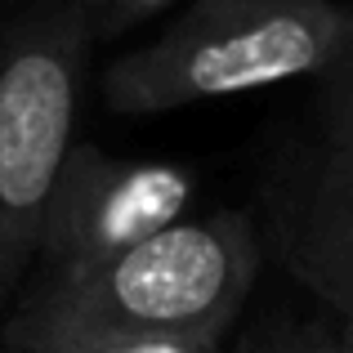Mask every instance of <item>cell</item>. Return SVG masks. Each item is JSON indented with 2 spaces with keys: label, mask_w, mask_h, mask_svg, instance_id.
I'll use <instances>...</instances> for the list:
<instances>
[{
  "label": "cell",
  "mask_w": 353,
  "mask_h": 353,
  "mask_svg": "<svg viewBox=\"0 0 353 353\" xmlns=\"http://www.w3.org/2000/svg\"><path fill=\"white\" fill-rule=\"evenodd\" d=\"M318 152L353 161V27L345 36V50L336 54L327 72L313 81V139Z\"/></svg>",
  "instance_id": "8992f818"
},
{
  "label": "cell",
  "mask_w": 353,
  "mask_h": 353,
  "mask_svg": "<svg viewBox=\"0 0 353 353\" xmlns=\"http://www.w3.org/2000/svg\"><path fill=\"white\" fill-rule=\"evenodd\" d=\"M340 331H345V353H353V322H340Z\"/></svg>",
  "instance_id": "30bf717a"
},
{
  "label": "cell",
  "mask_w": 353,
  "mask_h": 353,
  "mask_svg": "<svg viewBox=\"0 0 353 353\" xmlns=\"http://www.w3.org/2000/svg\"><path fill=\"white\" fill-rule=\"evenodd\" d=\"M81 353H228V345H201V340H117V345L81 349Z\"/></svg>",
  "instance_id": "9c48e42d"
},
{
  "label": "cell",
  "mask_w": 353,
  "mask_h": 353,
  "mask_svg": "<svg viewBox=\"0 0 353 353\" xmlns=\"http://www.w3.org/2000/svg\"><path fill=\"white\" fill-rule=\"evenodd\" d=\"M353 5L340 0H183L152 41L103 72V103L161 117L282 81H318L345 50Z\"/></svg>",
  "instance_id": "7a4b0ae2"
},
{
  "label": "cell",
  "mask_w": 353,
  "mask_h": 353,
  "mask_svg": "<svg viewBox=\"0 0 353 353\" xmlns=\"http://www.w3.org/2000/svg\"><path fill=\"white\" fill-rule=\"evenodd\" d=\"M228 353H345V331L331 318H268L241 331Z\"/></svg>",
  "instance_id": "52a82bcc"
},
{
  "label": "cell",
  "mask_w": 353,
  "mask_h": 353,
  "mask_svg": "<svg viewBox=\"0 0 353 353\" xmlns=\"http://www.w3.org/2000/svg\"><path fill=\"white\" fill-rule=\"evenodd\" d=\"M197 183L165 161H125L77 139L45 206L32 273H81L192 215ZM27 273V277H32Z\"/></svg>",
  "instance_id": "277c9868"
},
{
  "label": "cell",
  "mask_w": 353,
  "mask_h": 353,
  "mask_svg": "<svg viewBox=\"0 0 353 353\" xmlns=\"http://www.w3.org/2000/svg\"><path fill=\"white\" fill-rule=\"evenodd\" d=\"M268 228L282 264L353 322V161L300 143L268 183Z\"/></svg>",
  "instance_id": "5b68a950"
},
{
  "label": "cell",
  "mask_w": 353,
  "mask_h": 353,
  "mask_svg": "<svg viewBox=\"0 0 353 353\" xmlns=\"http://www.w3.org/2000/svg\"><path fill=\"white\" fill-rule=\"evenodd\" d=\"M259 237L206 210L81 273H32L5 313V353H81L117 340L228 345L259 277Z\"/></svg>",
  "instance_id": "6da1fadb"
},
{
  "label": "cell",
  "mask_w": 353,
  "mask_h": 353,
  "mask_svg": "<svg viewBox=\"0 0 353 353\" xmlns=\"http://www.w3.org/2000/svg\"><path fill=\"white\" fill-rule=\"evenodd\" d=\"M90 45L81 0L0 18V309L32 273L45 206L77 143Z\"/></svg>",
  "instance_id": "3957f363"
},
{
  "label": "cell",
  "mask_w": 353,
  "mask_h": 353,
  "mask_svg": "<svg viewBox=\"0 0 353 353\" xmlns=\"http://www.w3.org/2000/svg\"><path fill=\"white\" fill-rule=\"evenodd\" d=\"M170 5H183V0H81L90 27H94V41H108V36L130 32V27L165 14Z\"/></svg>",
  "instance_id": "ba28073f"
}]
</instances>
